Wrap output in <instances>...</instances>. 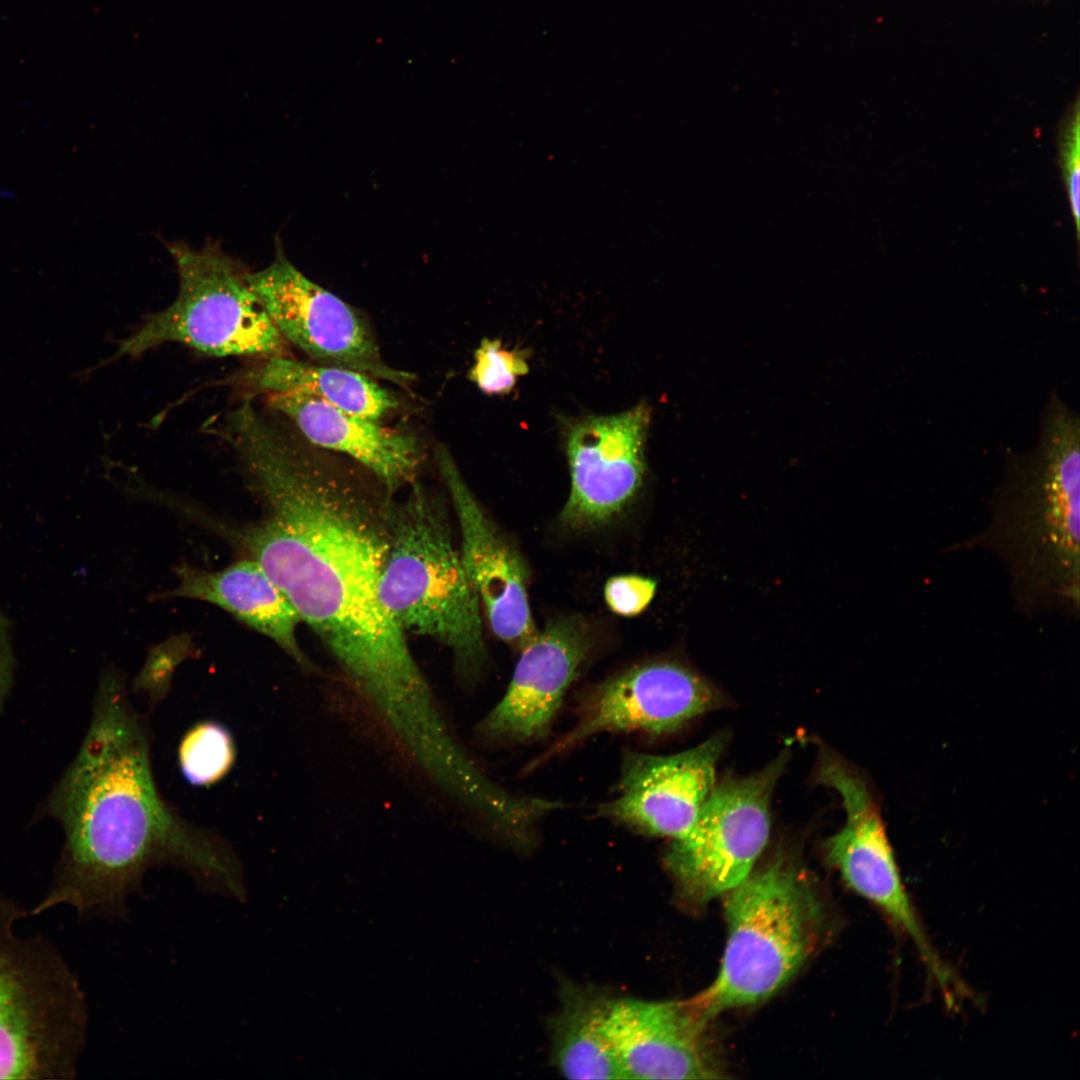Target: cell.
Instances as JSON below:
<instances>
[{
    "label": "cell",
    "instance_id": "cell-1",
    "mask_svg": "<svg viewBox=\"0 0 1080 1080\" xmlns=\"http://www.w3.org/2000/svg\"><path fill=\"white\" fill-rule=\"evenodd\" d=\"M222 438L265 512L256 523L227 528L228 536L259 564L376 711L427 696L407 636L380 598L393 495L294 439L254 406L237 410Z\"/></svg>",
    "mask_w": 1080,
    "mask_h": 1080
},
{
    "label": "cell",
    "instance_id": "cell-2",
    "mask_svg": "<svg viewBox=\"0 0 1080 1080\" xmlns=\"http://www.w3.org/2000/svg\"><path fill=\"white\" fill-rule=\"evenodd\" d=\"M66 842L51 885L28 910L71 907L79 920H128L145 874L170 866L210 894L244 901L231 846L180 816L159 792L144 720L122 683L105 677L80 749L51 801Z\"/></svg>",
    "mask_w": 1080,
    "mask_h": 1080
},
{
    "label": "cell",
    "instance_id": "cell-3",
    "mask_svg": "<svg viewBox=\"0 0 1080 1080\" xmlns=\"http://www.w3.org/2000/svg\"><path fill=\"white\" fill-rule=\"evenodd\" d=\"M1079 458L1078 417L1053 396L1035 450L1007 457L986 528L951 548L996 555L1025 616H1079Z\"/></svg>",
    "mask_w": 1080,
    "mask_h": 1080
},
{
    "label": "cell",
    "instance_id": "cell-4",
    "mask_svg": "<svg viewBox=\"0 0 1080 1080\" xmlns=\"http://www.w3.org/2000/svg\"><path fill=\"white\" fill-rule=\"evenodd\" d=\"M448 511L416 480L393 500L390 546L381 575V601L407 636L434 640L450 651L465 683L479 676L487 651L480 600L455 544Z\"/></svg>",
    "mask_w": 1080,
    "mask_h": 1080
},
{
    "label": "cell",
    "instance_id": "cell-5",
    "mask_svg": "<svg viewBox=\"0 0 1080 1080\" xmlns=\"http://www.w3.org/2000/svg\"><path fill=\"white\" fill-rule=\"evenodd\" d=\"M28 910L0 893V1079L72 1080L89 1026L77 974L46 936H21Z\"/></svg>",
    "mask_w": 1080,
    "mask_h": 1080
},
{
    "label": "cell",
    "instance_id": "cell-6",
    "mask_svg": "<svg viewBox=\"0 0 1080 1080\" xmlns=\"http://www.w3.org/2000/svg\"><path fill=\"white\" fill-rule=\"evenodd\" d=\"M727 942L719 973L689 999L707 1022L720 1012L762 1001L786 984L815 950L823 914L806 875L775 859L728 891Z\"/></svg>",
    "mask_w": 1080,
    "mask_h": 1080
},
{
    "label": "cell",
    "instance_id": "cell-7",
    "mask_svg": "<svg viewBox=\"0 0 1080 1080\" xmlns=\"http://www.w3.org/2000/svg\"><path fill=\"white\" fill-rule=\"evenodd\" d=\"M179 291L119 343L113 360L135 357L165 343H181L213 356H287V341L248 282L249 271L214 241L202 248L167 245Z\"/></svg>",
    "mask_w": 1080,
    "mask_h": 1080
},
{
    "label": "cell",
    "instance_id": "cell-8",
    "mask_svg": "<svg viewBox=\"0 0 1080 1080\" xmlns=\"http://www.w3.org/2000/svg\"><path fill=\"white\" fill-rule=\"evenodd\" d=\"M785 761L715 785L689 831L671 840L665 863L690 900L725 895L751 874L769 838L770 799Z\"/></svg>",
    "mask_w": 1080,
    "mask_h": 1080
},
{
    "label": "cell",
    "instance_id": "cell-9",
    "mask_svg": "<svg viewBox=\"0 0 1080 1080\" xmlns=\"http://www.w3.org/2000/svg\"><path fill=\"white\" fill-rule=\"evenodd\" d=\"M248 282L283 338L319 364L348 368L407 387L415 375L386 363L364 319L351 305L307 278L276 247L270 265Z\"/></svg>",
    "mask_w": 1080,
    "mask_h": 1080
},
{
    "label": "cell",
    "instance_id": "cell-10",
    "mask_svg": "<svg viewBox=\"0 0 1080 1080\" xmlns=\"http://www.w3.org/2000/svg\"><path fill=\"white\" fill-rule=\"evenodd\" d=\"M717 688L689 667L667 660L631 667L594 688L577 720L530 768L602 733L659 736L721 704Z\"/></svg>",
    "mask_w": 1080,
    "mask_h": 1080
},
{
    "label": "cell",
    "instance_id": "cell-11",
    "mask_svg": "<svg viewBox=\"0 0 1080 1080\" xmlns=\"http://www.w3.org/2000/svg\"><path fill=\"white\" fill-rule=\"evenodd\" d=\"M651 419L646 403L616 414L589 415L566 426L564 446L571 479L561 520L575 529L607 525L640 491Z\"/></svg>",
    "mask_w": 1080,
    "mask_h": 1080
},
{
    "label": "cell",
    "instance_id": "cell-12",
    "mask_svg": "<svg viewBox=\"0 0 1080 1080\" xmlns=\"http://www.w3.org/2000/svg\"><path fill=\"white\" fill-rule=\"evenodd\" d=\"M725 744V736L715 735L670 755L625 751L617 793L598 815L643 835L683 837L715 786Z\"/></svg>",
    "mask_w": 1080,
    "mask_h": 1080
},
{
    "label": "cell",
    "instance_id": "cell-13",
    "mask_svg": "<svg viewBox=\"0 0 1080 1080\" xmlns=\"http://www.w3.org/2000/svg\"><path fill=\"white\" fill-rule=\"evenodd\" d=\"M590 648L589 632L577 617L554 619L521 648L501 700L475 731L490 744H523L549 732L563 699Z\"/></svg>",
    "mask_w": 1080,
    "mask_h": 1080
},
{
    "label": "cell",
    "instance_id": "cell-14",
    "mask_svg": "<svg viewBox=\"0 0 1080 1080\" xmlns=\"http://www.w3.org/2000/svg\"><path fill=\"white\" fill-rule=\"evenodd\" d=\"M435 462L457 518L464 566L491 630L502 641L522 648L537 632L526 566L480 505L450 451L439 446Z\"/></svg>",
    "mask_w": 1080,
    "mask_h": 1080
},
{
    "label": "cell",
    "instance_id": "cell-15",
    "mask_svg": "<svg viewBox=\"0 0 1080 1080\" xmlns=\"http://www.w3.org/2000/svg\"><path fill=\"white\" fill-rule=\"evenodd\" d=\"M685 1001L612 999L607 1027L629 1079L720 1078L707 1025Z\"/></svg>",
    "mask_w": 1080,
    "mask_h": 1080
},
{
    "label": "cell",
    "instance_id": "cell-16",
    "mask_svg": "<svg viewBox=\"0 0 1080 1080\" xmlns=\"http://www.w3.org/2000/svg\"><path fill=\"white\" fill-rule=\"evenodd\" d=\"M817 781L834 789L846 813L842 829L825 844L830 862L847 885L882 912L894 915L909 902L879 809L863 778L840 758L824 751Z\"/></svg>",
    "mask_w": 1080,
    "mask_h": 1080
},
{
    "label": "cell",
    "instance_id": "cell-17",
    "mask_svg": "<svg viewBox=\"0 0 1080 1080\" xmlns=\"http://www.w3.org/2000/svg\"><path fill=\"white\" fill-rule=\"evenodd\" d=\"M267 402L310 444L350 457L388 493L416 480L424 454L415 436L303 394L269 393Z\"/></svg>",
    "mask_w": 1080,
    "mask_h": 1080
},
{
    "label": "cell",
    "instance_id": "cell-18",
    "mask_svg": "<svg viewBox=\"0 0 1080 1080\" xmlns=\"http://www.w3.org/2000/svg\"><path fill=\"white\" fill-rule=\"evenodd\" d=\"M178 585L161 598L184 597L207 601L273 640L304 669L313 665L296 636L300 620L279 588L257 562L238 561L219 571L182 563L176 568Z\"/></svg>",
    "mask_w": 1080,
    "mask_h": 1080
},
{
    "label": "cell",
    "instance_id": "cell-19",
    "mask_svg": "<svg viewBox=\"0 0 1080 1080\" xmlns=\"http://www.w3.org/2000/svg\"><path fill=\"white\" fill-rule=\"evenodd\" d=\"M245 378L254 390L311 396L376 421L398 407L397 398L377 379L348 368L287 356L265 357Z\"/></svg>",
    "mask_w": 1080,
    "mask_h": 1080
},
{
    "label": "cell",
    "instance_id": "cell-20",
    "mask_svg": "<svg viewBox=\"0 0 1080 1080\" xmlns=\"http://www.w3.org/2000/svg\"><path fill=\"white\" fill-rule=\"evenodd\" d=\"M553 1024L552 1055L571 1079H629L607 1027L611 998L568 987Z\"/></svg>",
    "mask_w": 1080,
    "mask_h": 1080
},
{
    "label": "cell",
    "instance_id": "cell-21",
    "mask_svg": "<svg viewBox=\"0 0 1080 1080\" xmlns=\"http://www.w3.org/2000/svg\"><path fill=\"white\" fill-rule=\"evenodd\" d=\"M236 746L231 732L221 723L206 720L192 726L178 747V763L184 778L194 786L208 787L232 769Z\"/></svg>",
    "mask_w": 1080,
    "mask_h": 1080
},
{
    "label": "cell",
    "instance_id": "cell-22",
    "mask_svg": "<svg viewBox=\"0 0 1080 1080\" xmlns=\"http://www.w3.org/2000/svg\"><path fill=\"white\" fill-rule=\"evenodd\" d=\"M529 356L527 349H508L500 339L485 337L474 351L468 378L486 395H507L518 379L528 374Z\"/></svg>",
    "mask_w": 1080,
    "mask_h": 1080
},
{
    "label": "cell",
    "instance_id": "cell-23",
    "mask_svg": "<svg viewBox=\"0 0 1080 1080\" xmlns=\"http://www.w3.org/2000/svg\"><path fill=\"white\" fill-rule=\"evenodd\" d=\"M1079 103L1062 121L1057 137L1058 161L1061 169L1076 236L1080 229V117Z\"/></svg>",
    "mask_w": 1080,
    "mask_h": 1080
},
{
    "label": "cell",
    "instance_id": "cell-24",
    "mask_svg": "<svg viewBox=\"0 0 1080 1080\" xmlns=\"http://www.w3.org/2000/svg\"><path fill=\"white\" fill-rule=\"evenodd\" d=\"M656 582L639 575H618L605 584V601L614 613L635 616L643 612L656 593Z\"/></svg>",
    "mask_w": 1080,
    "mask_h": 1080
},
{
    "label": "cell",
    "instance_id": "cell-25",
    "mask_svg": "<svg viewBox=\"0 0 1080 1080\" xmlns=\"http://www.w3.org/2000/svg\"><path fill=\"white\" fill-rule=\"evenodd\" d=\"M13 672L14 655L11 646L10 623L0 609V704L11 687Z\"/></svg>",
    "mask_w": 1080,
    "mask_h": 1080
}]
</instances>
